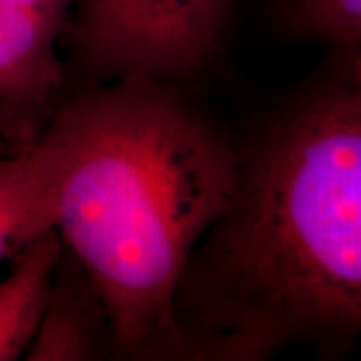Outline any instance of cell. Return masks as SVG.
<instances>
[{"instance_id":"obj_8","label":"cell","mask_w":361,"mask_h":361,"mask_svg":"<svg viewBox=\"0 0 361 361\" xmlns=\"http://www.w3.org/2000/svg\"><path fill=\"white\" fill-rule=\"evenodd\" d=\"M273 16L289 39L361 49V0H273Z\"/></svg>"},{"instance_id":"obj_6","label":"cell","mask_w":361,"mask_h":361,"mask_svg":"<svg viewBox=\"0 0 361 361\" xmlns=\"http://www.w3.org/2000/svg\"><path fill=\"white\" fill-rule=\"evenodd\" d=\"M63 243L54 229L40 233L14 257L0 279V361L25 357L44 311Z\"/></svg>"},{"instance_id":"obj_1","label":"cell","mask_w":361,"mask_h":361,"mask_svg":"<svg viewBox=\"0 0 361 361\" xmlns=\"http://www.w3.org/2000/svg\"><path fill=\"white\" fill-rule=\"evenodd\" d=\"M171 315L183 361L343 355L361 329V49H329L237 141L231 199L193 247Z\"/></svg>"},{"instance_id":"obj_3","label":"cell","mask_w":361,"mask_h":361,"mask_svg":"<svg viewBox=\"0 0 361 361\" xmlns=\"http://www.w3.org/2000/svg\"><path fill=\"white\" fill-rule=\"evenodd\" d=\"M235 0H73L63 40L71 87L191 85L219 59Z\"/></svg>"},{"instance_id":"obj_2","label":"cell","mask_w":361,"mask_h":361,"mask_svg":"<svg viewBox=\"0 0 361 361\" xmlns=\"http://www.w3.org/2000/svg\"><path fill=\"white\" fill-rule=\"evenodd\" d=\"M40 141L52 227L103 295L115 360L183 361L173 293L231 199L237 141L159 80L71 87Z\"/></svg>"},{"instance_id":"obj_5","label":"cell","mask_w":361,"mask_h":361,"mask_svg":"<svg viewBox=\"0 0 361 361\" xmlns=\"http://www.w3.org/2000/svg\"><path fill=\"white\" fill-rule=\"evenodd\" d=\"M28 361L115 360V334L103 295L89 271L65 247L54 263L51 287Z\"/></svg>"},{"instance_id":"obj_7","label":"cell","mask_w":361,"mask_h":361,"mask_svg":"<svg viewBox=\"0 0 361 361\" xmlns=\"http://www.w3.org/2000/svg\"><path fill=\"white\" fill-rule=\"evenodd\" d=\"M52 227L51 165L44 145L13 153L0 145V261Z\"/></svg>"},{"instance_id":"obj_9","label":"cell","mask_w":361,"mask_h":361,"mask_svg":"<svg viewBox=\"0 0 361 361\" xmlns=\"http://www.w3.org/2000/svg\"><path fill=\"white\" fill-rule=\"evenodd\" d=\"M0 2L47 16L63 26L68 25L71 6H73V0H0Z\"/></svg>"},{"instance_id":"obj_4","label":"cell","mask_w":361,"mask_h":361,"mask_svg":"<svg viewBox=\"0 0 361 361\" xmlns=\"http://www.w3.org/2000/svg\"><path fill=\"white\" fill-rule=\"evenodd\" d=\"M66 26L0 2V145L28 151L71 89L56 47Z\"/></svg>"}]
</instances>
